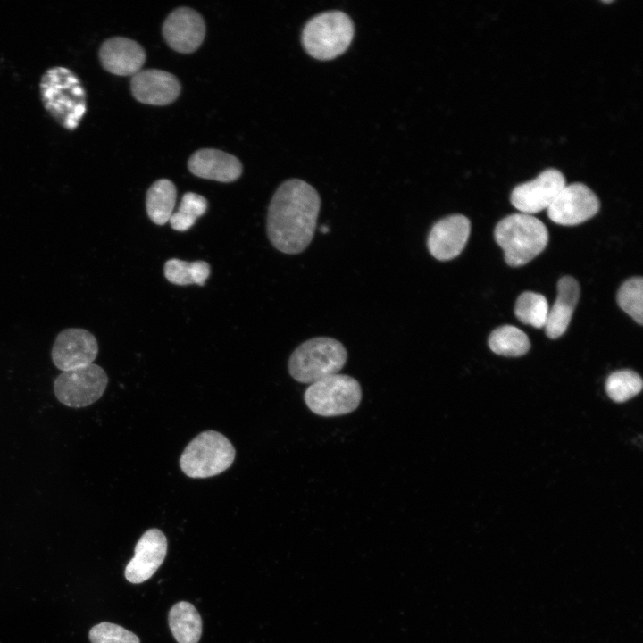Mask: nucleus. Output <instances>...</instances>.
<instances>
[{"instance_id":"f257e3e1","label":"nucleus","mask_w":643,"mask_h":643,"mask_svg":"<svg viewBox=\"0 0 643 643\" xmlns=\"http://www.w3.org/2000/svg\"><path fill=\"white\" fill-rule=\"evenodd\" d=\"M321 208L318 192L307 182L290 179L271 197L267 214V234L279 251L296 255L311 243Z\"/></svg>"},{"instance_id":"f03ea898","label":"nucleus","mask_w":643,"mask_h":643,"mask_svg":"<svg viewBox=\"0 0 643 643\" xmlns=\"http://www.w3.org/2000/svg\"><path fill=\"white\" fill-rule=\"evenodd\" d=\"M495 240L503 249L506 263L519 267L528 263L547 246L548 232L538 218L513 213L502 219L494 231Z\"/></svg>"},{"instance_id":"7ed1b4c3","label":"nucleus","mask_w":643,"mask_h":643,"mask_svg":"<svg viewBox=\"0 0 643 643\" xmlns=\"http://www.w3.org/2000/svg\"><path fill=\"white\" fill-rule=\"evenodd\" d=\"M347 359L341 342L328 337L310 338L298 346L288 360V372L301 383H313L338 374Z\"/></svg>"},{"instance_id":"20e7f679","label":"nucleus","mask_w":643,"mask_h":643,"mask_svg":"<svg viewBox=\"0 0 643 643\" xmlns=\"http://www.w3.org/2000/svg\"><path fill=\"white\" fill-rule=\"evenodd\" d=\"M355 32L351 18L342 11L330 10L313 16L302 31V43L314 58H334L349 46Z\"/></svg>"},{"instance_id":"39448f33","label":"nucleus","mask_w":643,"mask_h":643,"mask_svg":"<svg viewBox=\"0 0 643 643\" xmlns=\"http://www.w3.org/2000/svg\"><path fill=\"white\" fill-rule=\"evenodd\" d=\"M236 451L230 441L215 430H205L185 447L180 459L182 472L190 478L218 475L231 466Z\"/></svg>"},{"instance_id":"423d86ee","label":"nucleus","mask_w":643,"mask_h":643,"mask_svg":"<svg viewBox=\"0 0 643 643\" xmlns=\"http://www.w3.org/2000/svg\"><path fill=\"white\" fill-rule=\"evenodd\" d=\"M359 382L346 374H334L312 383L304 399L307 407L323 417L339 416L355 411L362 400Z\"/></svg>"},{"instance_id":"0eeeda50","label":"nucleus","mask_w":643,"mask_h":643,"mask_svg":"<svg viewBox=\"0 0 643 643\" xmlns=\"http://www.w3.org/2000/svg\"><path fill=\"white\" fill-rule=\"evenodd\" d=\"M108 383L104 370L90 363L63 372L54 380V390L57 399L70 407H85L98 400Z\"/></svg>"},{"instance_id":"6e6552de","label":"nucleus","mask_w":643,"mask_h":643,"mask_svg":"<svg viewBox=\"0 0 643 643\" xmlns=\"http://www.w3.org/2000/svg\"><path fill=\"white\" fill-rule=\"evenodd\" d=\"M46 108L61 120L67 114L66 127L72 129L85 112L84 91L77 78L69 71L65 86L62 87L61 68L48 71L41 86Z\"/></svg>"},{"instance_id":"1a4fd4ad","label":"nucleus","mask_w":643,"mask_h":643,"mask_svg":"<svg viewBox=\"0 0 643 643\" xmlns=\"http://www.w3.org/2000/svg\"><path fill=\"white\" fill-rule=\"evenodd\" d=\"M596 194L585 184L565 185L547 208L549 219L555 223L572 226L592 218L599 210Z\"/></svg>"},{"instance_id":"9d476101","label":"nucleus","mask_w":643,"mask_h":643,"mask_svg":"<svg viewBox=\"0 0 643 643\" xmlns=\"http://www.w3.org/2000/svg\"><path fill=\"white\" fill-rule=\"evenodd\" d=\"M565 185L564 174L557 169L548 168L534 180L516 186L510 201L522 213L530 215L547 209Z\"/></svg>"},{"instance_id":"9b49d317","label":"nucleus","mask_w":643,"mask_h":643,"mask_svg":"<svg viewBox=\"0 0 643 643\" xmlns=\"http://www.w3.org/2000/svg\"><path fill=\"white\" fill-rule=\"evenodd\" d=\"M98 354V344L88 330L69 328L55 338L52 348L54 365L65 372L93 363Z\"/></svg>"},{"instance_id":"f8f14e48","label":"nucleus","mask_w":643,"mask_h":643,"mask_svg":"<svg viewBox=\"0 0 643 643\" xmlns=\"http://www.w3.org/2000/svg\"><path fill=\"white\" fill-rule=\"evenodd\" d=\"M163 34L172 49L179 53L189 54L196 51L205 38V21L193 9L177 8L164 21Z\"/></svg>"},{"instance_id":"ddd939ff","label":"nucleus","mask_w":643,"mask_h":643,"mask_svg":"<svg viewBox=\"0 0 643 643\" xmlns=\"http://www.w3.org/2000/svg\"><path fill=\"white\" fill-rule=\"evenodd\" d=\"M471 223L467 217L454 214L433 224L427 239L430 255L438 261L455 258L464 248L469 238Z\"/></svg>"},{"instance_id":"4468645a","label":"nucleus","mask_w":643,"mask_h":643,"mask_svg":"<svg viewBox=\"0 0 643 643\" xmlns=\"http://www.w3.org/2000/svg\"><path fill=\"white\" fill-rule=\"evenodd\" d=\"M167 553V539L158 529L147 530L135 547V555L125 568L126 579L135 584L150 579L163 564Z\"/></svg>"},{"instance_id":"2eb2a0df","label":"nucleus","mask_w":643,"mask_h":643,"mask_svg":"<svg viewBox=\"0 0 643 643\" xmlns=\"http://www.w3.org/2000/svg\"><path fill=\"white\" fill-rule=\"evenodd\" d=\"M130 86L138 101L152 105L171 104L180 91V82L174 75L157 69L140 70L132 76Z\"/></svg>"},{"instance_id":"dca6fc26","label":"nucleus","mask_w":643,"mask_h":643,"mask_svg":"<svg viewBox=\"0 0 643 643\" xmlns=\"http://www.w3.org/2000/svg\"><path fill=\"white\" fill-rule=\"evenodd\" d=\"M99 58L107 71L118 76H133L143 66L146 53L138 42L123 37H114L102 44Z\"/></svg>"},{"instance_id":"f3484780","label":"nucleus","mask_w":643,"mask_h":643,"mask_svg":"<svg viewBox=\"0 0 643 643\" xmlns=\"http://www.w3.org/2000/svg\"><path fill=\"white\" fill-rule=\"evenodd\" d=\"M188 167L199 178L220 182L234 181L242 173V165L237 157L212 148L195 152L188 162Z\"/></svg>"},{"instance_id":"a211bd4d","label":"nucleus","mask_w":643,"mask_h":643,"mask_svg":"<svg viewBox=\"0 0 643 643\" xmlns=\"http://www.w3.org/2000/svg\"><path fill=\"white\" fill-rule=\"evenodd\" d=\"M580 298V286L571 276L561 278L557 283V296L548 310L545 331L549 338H560L567 330Z\"/></svg>"},{"instance_id":"6ab92c4d","label":"nucleus","mask_w":643,"mask_h":643,"mask_svg":"<svg viewBox=\"0 0 643 643\" xmlns=\"http://www.w3.org/2000/svg\"><path fill=\"white\" fill-rule=\"evenodd\" d=\"M169 625L178 643H197L202 620L195 606L186 601L175 604L169 613Z\"/></svg>"},{"instance_id":"aec40b11","label":"nucleus","mask_w":643,"mask_h":643,"mask_svg":"<svg viewBox=\"0 0 643 643\" xmlns=\"http://www.w3.org/2000/svg\"><path fill=\"white\" fill-rule=\"evenodd\" d=\"M177 197L176 187L171 180L161 179L148 188L146 198V213L150 220L163 225L169 221Z\"/></svg>"},{"instance_id":"412c9836","label":"nucleus","mask_w":643,"mask_h":643,"mask_svg":"<svg viewBox=\"0 0 643 643\" xmlns=\"http://www.w3.org/2000/svg\"><path fill=\"white\" fill-rule=\"evenodd\" d=\"M489 347L497 355L516 357L525 355L530 343L522 330L512 325H504L491 332Z\"/></svg>"},{"instance_id":"4be33fe9","label":"nucleus","mask_w":643,"mask_h":643,"mask_svg":"<svg viewBox=\"0 0 643 643\" xmlns=\"http://www.w3.org/2000/svg\"><path fill=\"white\" fill-rule=\"evenodd\" d=\"M210 275V265L205 261L186 262L170 259L164 263V276L172 284L203 286Z\"/></svg>"},{"instance_id":"5701e85b","label":"nucleus","mask_w":643,"mask_h":643,"mask_svg":"<svg viewBox=\"0 0 643 643\" xmlns=\"http://www.w3.org/2000/svg\"><path fill=\"white\" fill-rule=\"evenodd\" d=\"M548 310L547 301L543 295L526 291L517 298L514 313L522 323L540 329L546 325Z\"/></svg>"},{"instance_id":"b1692460","label":"nucleus","mask_w":643,"mask_h":643,"mask_svg":"<svg viewBox=\"0 0 643 643\" xmlns=\"http://www.w3.org/2000/svg\"><path fill=\"white\" fill-rule=\"evenodd\" d=\"M642 389L641 377L631 370H619L612 372L605 381L608 397L617 403L625 402Z\"/></svg>"},{"instance_id":"393cba45","label":"nucleus","mask_w":643,"mask_h":643,"mask_svg":"<svg viewBox=\"0 0 643 643\" xmlns=\"http://www.w3.org/2000/svg\"><path fill=\"white\" fill-rule=\"evenodd\" d=\"M207 200L201 195L188 192L183 195L178 212L171 214L169 221L171 228L178 231L189 230L196 219L207 210Z\"/></svg>"},{"instance_id":"a878e982","label":"nucleus","mask_w":643,"mask_h":643,"mask_svg":"<svg viewBox=\"0 0 643 643\" xmlns=\"http://www.w3.org/2000/svg\"><path fill=\"white\" fill-rule=\"evenodd\" d=\"M619 306L637 323L643 322V279L633 277L622 283L617 293Z\"/></svg>"},{"instance_id":"bb28decb","label":"nucleus","mask_w":643,"mask_h":643,"mask_svg":"<svg viewBox=\"0 0 643 643\" xmlns=\"http://www.w3.org/2000/svg\"><path fill=\"white\" fill-rule=\"evenodd\" d=\"M89 639L92 643H140L136 634L107 622L95 625L89 631Z\"/></svg>"},{"instance_id":"cd10ccee","label":"nucleus","mask_w":643,"mask_h":643,"mask_svg":"<svg viewBox=\"0 0 643 643\" xmlns=\"http://www.w3.org/2000/svg\"><path fill=\"white\" fill-rule=\"evenodd\" d=\"M602 2H603L604 4H611V3H613L614 1H602Z\"/></svg>"}]
</instances>
